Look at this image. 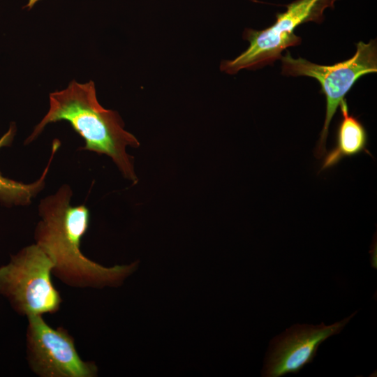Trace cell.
<instances>
[{
    "label": "cell",
    "instance_id": "cell-5",
    "mask_svg": "<svg viewBox=\"0 0 377 377\" xmlns=\"http://www.w3.org/2000/svg\"><path fill=\"white\" fill-rule=\"evenodd\" d=\"M281 60L283 75L315 78L325 96V119L314 150L315 156L320 159L326 154V140L332 119L345 96L359 78L377 71L376 40L360 41L356 43V52L353 57L333 65L317 64L303 58L295 59L288 50Z\"/></svg>",
    "mask_w": 377,
    "mask_h": 377
},
{
    "label": "cell",
    "instance_id": "cell-4",
    "mask_svg": "<svg viewBox=\"0 0 377 377\" xmlns=\"http://www.w3.org/2000/svg\"><path fill=\"white\" fill-rule=\"evenodd\" d=\"M337 1L295 0L286 5V11L276 13L271 26L262 30L245 29L243 38L249 46L236 58L223 60L221 71L233 75L242 69L255 70L281 59L287 47L302 43V38L295 34L296 28L308 22L321 23L325 10L334 8Z\"/></svg>",
    "mask_w": 377,
    "mask_h": 377
},
{
    "label": "cell",
    "instance_id": "cell-8",
    "mask_svg": "<svg viewBox=\"0 0 377 377\" xmlns=\"http://www.w3.org/2000/svg\"><path fill=\"white\" fill-rule=\"evenodd\" d=\"M342 119L337 131L334 147L326 154L320 171L331 168L343 158L351 157L365 152L371 155L367 149L368 135L362 122L350 114L346 98L341 104Z\"/></svg>",
    "mask_w": 377,
    "mask_h": 377
},
{
    "label": "cell",
    "instance_id": "cell-7",
    "mask_svg": "<svg viewBox=\"0 0 377 377\" xmlns=\"http://www.w3.org/2000/svg\"><path fill=\"white\" fill-rule=\"evenodd\" d=\"M356 313L330 325L297 324L286 329L271 341L262 375L280 377L298 373L313 360L320 345L339 334Z\"/></svg>",
    "mask_w": 377,
    "mask_h": 377
},
{
    "label": "cell",
    "instance_id": "cell-6",
    "mask_svg": "<svg viewBox=\"0 0 377 377\" xmlns=\"http://www.w3.org/2000/svg\"><path fill=\"white\" fill-rule=\"evenodd\" d=\"M26 355L30 369L40 377H95L98 367L83 360L75 339L61 327H52L43 316L27 317Z\"/></svg>",
    "mask_w": 377,
    "mask_h": 377
},
{
    "label": "cell",
    "instance_id": "cell-9",
    "mask_svg": "<svg viewBox=\"0 0 377 377\" xmlns=\"http://www.w3.org/2000/svg\"><path fill=\"white\" fill-rule=\"evenodd\" d=\"M15 133L14 125L0 138V148L10 145ZM48 167L36 182L24 184L3 177L0 172V201L11 205H24L30 202L31 199L42 188Z\"/></svg>",
    "mask_w": 377,
    "mask_h": 377
},
{
    "label": "cell",
    "instance_id": "cell-3",
    "mask_svg": "<svg viewBox=\"0 0 377 377\" xmlns=\"http://www.w3.org/2000/svg\"><path fill=\"white\" fill-rule=\"evenodd\" d=\"M54 264L37 244L27 246L0 267V294L20 315L55 313L62 303L51 275Z\"/></svg>",
    "mask_w": 377,
    "mask_h": 377
},
{
    "label": "cell",
    "instance_id": "cell-2",
    "mask_svg": "<svg viewBox=\"0 0 377 377\" xmlns=\"http://www.w3.org/2000/svg\"><path fill=\"white\" fill-rule=\"evenodd\" d=\"M66 121L85 141L84 149L103 154L115 163L125 178L137 183L133 158L127 147H138L140 142L124 129L118 113L98 103L94 83L72 81L64 90L50 94V109L27 139L31 142L52 122Z\"/></svg>",
    "mask_w": 377,
    "mask_h": 377
},
{
    "label": "cell",
    "instance_id": "cell-1",
    "mask_svg": "<svg viewBox=\"0 0 377 377\" xmlns=\"http://www.w3.org/2000/svg\"><path fill=\"white\" fill-rule=\"evenodd\" d=\"M71 195L65 185L41 200L36 244L52 260V274L66 285L80 288L119 286L137 263L105 267L82 253L81 241L89 228V212L84 205L72 206Z\"/></svg>",
    "mask_w": 377,
    "mask_h": 377
}]
</instances>
